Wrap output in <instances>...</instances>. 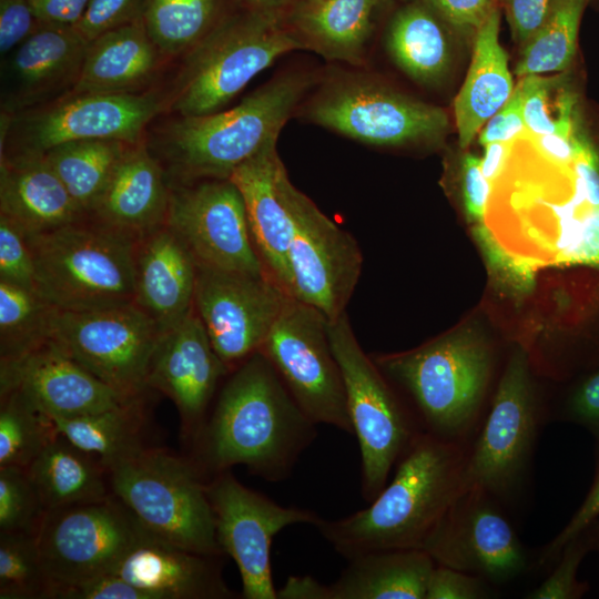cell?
Returning <instances> with one entry per match:
<instances>
[{
	"label": "cell",
	"mask_w": 599,
	"mask_h": 599,
	"mask_svg": "<svg viewBox=\"0 0 599 599\" xmlns=\"http://www.w3.org/2000/svg\"><path fill=\"white\" fill-rule=\"evenodd\" d=\"M146 532L112 493L100 500L44 510L34 530L51 587L110 573Z\"/></svg>",
	"instance_id": "12"
},
{
	"label": "cell",
	"mask_w": 599,
	"mask_h": 599,
	"mask_svg": "<svg viewBox=\"0 0 599 599\" xmlns=\"http://www.w3.org/2000/svg\"><path fill=\"white\" fill-rule=\"evenodd\" d=\"M589 0H555L537 32L524 44L515 74L562 72L571 63L582 13Z\"/></svg>",
	"instance_id": "37"
},
{
	"label": "cell",
	"mask_w": 599,
	"mask_h": 599,
	"mask_svg": "<svg viewBox=\"0 0 599 599\" xmlns=\"http://www.w3.org/2000/svg\"><path fill=\"white\" fill-rule=\"evenodd\" d=\"M522 112L532 134H559L572 139L579 126L577 95L565 74L521 77Z\"/></svg>",
	"instance_id": "38"
},
{
	"label": "cell",
	"mask_w": 599,
	"mask_h": 599,
	"mask_svg": "<svg viewBox=\"0 0 599 599\" xmlns=\"http://www.w3.org/2000/svg\"><path fill=\"white\" fill-rule=\"evenodd\" d=\"M130 144L119 140H81L57 145L41 155L87 215Z\"/></svg>",
	"instance_id": "34"
},
{
	"label": "cell",
	"mask_w": 599,
	"mask_h": 599,
	"mask_svg": "<svg viewBox=\"0 0 599 599\" xmlns=\"http://www.w3.org/2000/svg\"><path fill=\"white\" fill-rule=\"evenodd\" d=\"M327 331L359 446L362 496L369 502L386 486L390 471L423 430L412 409L398 399L386 376L363 351L347 314L328 321Z\"/></svg>",
	"instance_id": "9"
},
{
	"label": "cell",
	"mask_w": 599,
	"mask_h": 599,
	"mask_svg": "<svg viewBox=\"0 0 599 599\" xmlns=\"http://www.w3.org/2000/svg\"><path fill=\"white\" fill-rule=\"evenodd\" d=\"M268 142L241 164L230 180L244 200L248 225L266 275L292 296L288 252L294 231L293 192L287 171L276 149Z\"/></svg>",
	"instance_id": "21"
},
{
	"label": "cell",
	"mask_w": 599,
	"mask_h": 599,
	"mask_svg": "<svg viewBox=\"0 0 599 599\" xmlns=\"http://www.w3.org/2000/svg\"><path fill=\"white\" fill-rule=\"evenodd\" d=\"M572 169L582 183L588 202L599 209V155L582 130L575 140Z\"/></svg>",
	"instance_id": "55"
},
{
	"label": "cell",
	"mask_w": 599,
	"mask_h": 599,
	"mask_svg": "<svg viewBox=\"0 0 599 599\" xmlns=\"http://www.w3.org/2000/svg\"><path fill=\"white\" fill-rule=\"evenodd\" d=\"M215 534L222 551L236 564L244 599H277L271 547L285 527L315 526L321 517L309 509L282 506L242 485L229 470L206 483Z\"/></svg>",
	"instance_id": "14"
},
{
	"label": "cell",
	"mask_w": 599,
	"mask_h": 599,
	"mask_svg": "<svg viewBox=\"0 0 599 599\" xmlns=\"http://www.w3.org/2000/svg\"><path fill=\"white\" fill-rule=\"evenodd\" d=\"M558 416L583 427L595 439L599 437V369L572 388Z\"/></svg>",
	"instance_id": "49"
},
{
	"label": "cell",
	"mask_w": 599,
	"mask_h": 599,
	"mask_svg": "<svg viewBox=\"0 0 599 599\" xmlns=\"http://www.w3.org/2000/svg\"><path fill=\"white\" fill-rule=\"evenodd\" d=\"M229 369L214 351L193 306L181 322L162 334L148 386L173 400L185 433L195 438L217 383Z\"/></svg>",
	"instance_id": "22"
},
{
	"label": "cell",
	"mask_w": 599,
	"mask_h": 599,
	"mask_svg": "<svg viewBox=\"0 0 599 599\" xmlns=\"http://www.w3.org/2000/svg\"><path fill=\"white\" fill-rule=\"evenodd\" d=\"M44 507L26 468L0 467V532L34 531Z\"/></svg>",
	"instance_id": "42"
},
{
	"label": "cell",
	"mask_w": 599,
	"mask_h": 599,
	"mask_svg": "<svg viewBox=\"0 0 599 599\" xmlns=\"http://www.w3.org/2000/svg\"><path fill=\"white\" fill-rule=\"evenodd\" d=\"M306 116L317 125L377 146L433 142L449 125L444 109L358 78L325 88L309 103Z\"/></svg>",
	"instance_id": "13"
},
{
	"label": "cell",
	"mask_w": 599,
	"mask_h": 599,
	"mask_svg": "<svg viewBox=\"0 0 599 599\" xmlns=\"http://www.w3.org/2000/svg\"><path fill=\"white\" fill-rule=\"evenodd\" d=\"M247 4V8L274 13L278 16H284L285 12L290 11V7H293L294 0H244Z\"/></svg>",
	"instance_id": "60"
},
{
	"label": "cell",
	"mask_w": 599,
	"mask_h": 599,
	"mask_svg": "<svg viewBox=\"0 0 599 599\" xmlns=\"http://www.w3.org/2000/svg\"><path fill=\"white\" fill-rule=\"evenodd\" d=\"M170 195L162 166L138 142L129 145L89 214L138 242L165 224Z\"/></svg>",
	"instance_id": "25"
},
{
	"label": "cell",
	"mask_w": 599,
	"mask_h": 599,
	"mask_svg": "<svg viewBox=\"0 0 599 599\" xmlns=\"http://www.w3.org/2000/svg\"><path fill=\"white\" fill-rule=\"evenodd\" d=\"M409 397L423 432L470 444L483 419L494 351L475 328L448 332L410 351L372 357Z\"/></svg>",
	"instance_id": "3"
},
{
	"label": "cell",
	"mask_w": 599,
	"mask_h": 599,
	"mask_svg": "<svg viewBox=\"0 0 599 599\" xmlns=\"http://www.w3.org/2000/svg\"><path fill=\"white\" fill-rule=\"evenodd\" d=\"M493 587L479 576L436 564L425 599H486L495 595Z\"/></svg>",
	"instance_id": "47"
},
{
	"label": "cell",
	"mask_w": 599,
	"mask_h": 599,
	"mask_svg": "<svg viewBox=\"0 0 599 599\" xmlns=\"http://www.w3.org/2000/svg\"><path fill=\"white\" fill-rule=\"evenodd\" d=\"M423 549L437 565L500 586L524 575L528 552L505 506L479 487L465 488Z\"/></svg>",
	"instance_id": "15"
},
{
	"label": "cell",
	"mask_w": 599,
	"mask_h": 599,
	"mask_svg": "<svg viewBox=\"0 0 599 599\" xmlns=\"http://www.w3.org/2000/svg\"><path fill=\"white\" fill-rule=\"evenodd\" d=\"M297 49L304 47L283 16L250 8L225 14L189 51L170 103L180 116L221 111L260 72Z\"/></svg>",
	"instance_id": "6"
},
{
	"label": "cell",
	"mask_w": 599,
	"mask_h": 599,
	"mask_svg": "<svg viewBox=\"0 0 599 599\" xmlns=\"http://www.w3.org/2000/svg\"><path fill=\"white\" fill-rule=\"evenodd\" d=\"M165 225L199 267L266 274L254 246L244 200L230 179L171 189Z\"/></svg>",
	"instance_id": "16"
},
{
	"label": "cell",
	"mask_w": 599,
	"mask_h": 599,
	"mask_svg": "<svg viewBox=\"0 0 599 599\" xmlns=\"http://www.w3.org/2000/svg\"><path fill=\"white\" fill-rule=\"evenodd\" d=\"M530 134L537 148L547 158L560 164L572 165L575 140L578 133L572 139L559 134H532L531 132Z\"/></svg>",
	"instance_id": "58"
},
{
	"label": "cell",
	"mask_w": 599,
	"mask_h": 599,
	"mask_svg": "<svg viewBox=\"0 0 599 599\" xmlns=\"http://www.w3.org/2000/svg\"><path fill=\"white\" fill-rule=\"evenodd\" d=\"M51 419L22 393H1L0 467L27 468L54 435Z\"/></svg>",
	"instance_id": "39"
},
{
	"label": "cell",
	"mask_w": 599,
	"mask_h": 599,
	"mask_svg": "<svg viewBox=\"0 0 599 599\" xmlns=\"http://www.w3.org/2000/svg\"><path fill=\"white\" fill-rule=\"evenodd\" d=\"M0 280L35 291L34 266L24 232L0 214Z\"/></svg>",
	"instance_id": "44"
},
{
	"label": "cell",
	"mask_w": 599,
	"mask_h": 599,
	"mask_svg": "<svg viewBox=\"0 0 599 599\" xmlns=\"http://www.w3.org/2000/svg\"><path fill=\"white\" fill-rule=\"evenodd\" d=\"M0 214L24 234L49 232L85 217L41 154L1 155Z\"/></svg>",
	"instance_id": "27"
},
{
	"label": "cell",
	"mask_w": 599,
	"mask_h": 599,
	"mask_svg": "<svg viewBox=\"0 0 599 599\" xmlns=\"http://www.w3.org/2000/svg\"><path fill=\"white\" fill-rule=\"evenodd\" d=\"M516 42L525 44L542 26L555 0H497Z\"/></svg>",
	"instance_id": "51"
},
{
	"label": "cell",
	"mask_w": 599,
	"mask_h": 599,
	"mask_svg": "<svg viewBox=\"0 0 599 599\" xmlns=\"http://www.w3.org/2000/svg\"><path fill=\"white\" fill-rule=\"evenodd\" d=\"M54 429L108 468L143 446L138 400L99 413L50 418Z\"/></svg>",
	"instance_id": "35"
},
{
	"label": "cell",
	"mask_w": 599,
	"mask_h": 599,
	"mask_svg": "<svg viewBox=\"0 0 599 599\" xmlns=\"http://www.w3.org/2000/svg\"><path fill=\"white\" fill-rule=\"evenodd\" d=\"M311 83L305 73L278 75L230 110L169 123L160 144L174 176L183 184L229 180L241 164L277 140Z\"/></svg>",
	"instance_id": "4"
},
{
	"label": "cell",
	"mask_w": 599,
	"mask_h": 599,
	"mask_svg": "<svg viewBox=\"0 0 599 599\" xmlns=\"http://www.w3.org/2000/svg\"><path fill=\"white\" fill-rule=\"evenodd\" d=\"M44 510L103 499L111 495L108 470L57 430L26 468Z\"/></svg>",
	"instance_id": "32"
},
{
	"label": "cell",
	"mask_w": 599,
	"mask_h": 599,
	"mask_svg": "<svg viewBox=\"0 0 599 599\" xmlns=\"http://www.w3.org/2000/svg\"><path fill=\"white\" fill-rule=\"evenodd\" d=\"M323 599H425L436 562L424 549H388L347 559Z\"/></svg>",
	"instance_id": "31"
},
{
	"label": "cell",
	"mask_w": 599,
	"mask_h": 599,
	"mask_svg": "<svg viewBox=\"0 0 599 599\" xmlns=\"http://www.w3.org/2000/svg\"><path fill=\"white\" fill-rule=\"evenodd\" d=\"M50 589L34 531L0 532V599H48Z\"/></svg>",
	"instance_id": "41"
},
{
	"label": "cell",
	"mask_w": 599,
	"mask_h": 599,
	"mask_svg": "<svg viewBox=\"0 0 599 599\" xmlns=\"http://www.w3.org/2000/svg\"><path fill=\"white\" fill-rule=\"evenodd\" d=\"M288 297L266 274L197 266L194 308L229 368L260 351Z\"/></svg>",
	"instance_id": "19"
},
{
	"label": "cell",
	"mask_w": 599,
	"mask_h": 599,
	"mask_svg": "<svg viewBox=\"0 0 599 599\" xmlns=\"http://www.w3.org/2000/svg\"><path fill=\"white\" fill-rule=\"evenodd\" d=\"M595 440V471L589 490L565 527L541 549L540 566L555 564L565 545L599 517V437Z\"/></svg>",
	"instance_id": "46"
},
{
	"label": "cell",
	"mask_w": 599,
	"mask_h": 599,
	"mask_svg": "<svg viewBox=\"0 0 599 599\" xmlns=\"http://www.w3.org/2000/svg\"><path fill=\"white\" fill-rule=\"evenodd\" d=\"M88 45L74 28L40 26L9 61L2 112L13 114L72 89Z\"/></svg>",
	"instance_id": "24"
},
{
	"label": "cell",
	"mask_w": 599,
	"mask_h": 599,
	"mask_svg": "<svg viewBox=\"0 0 599 599\" xmlns=\"http://www.w3.org/2000/svg\"><path fill=\"white\" fill-rule=\"evenodd\" d=\"M571 264L599 267V209L593 210L583 221Z\"/></svg>",
	"instance_id": "57"
},
{
	"label": "cell",
	"mask_w": 599,
	"mask_h": 599,
	"mask_svg": "<svg viewBox=\"0 0 599 599\" xmlns=\"http://www.w3.org/2000/svg\"><path fill=\"white\" fill-rule=\"evenodd\" d=\"M382 0H301L288 26L304 49L328 60L361 64Z\"/></svg>",
	"instance_id": "29"
},
{
	"label": "cell",
	"mask_w": 599,
	"mask_h": 599,
	"mask_svg": "<svg viewBox=\"0 0 599 599\" xmlns=\"http://www.w3.org/2000/svg\"><path fill=\"white\" fill-rule=\"evenodd\" d=\"M26 238L35 292L53 308L81 312L134 303L136 241L84 220Z\"/></svg>",
	"instance_id": "5"
},
{
	"label": "cell",
	"mask_w": 599,
	"mask_h": 599,
	"mask_svg": "<svg viewBox=\"0 0 599 599\" xmlns=\"http://www.w3.org/2000/svg\"><path fill=\"white\" fill-rule=\"evenodd\" d=\"M591 540V548L599 552V517L586 528Z\"/></svg>",
	"instance_id": "61"
},
{
	"label": "cell",
	"mask_w": 599,
	"mask_h": 599,
	"mask_svg": "<svg viewBox=\"0 0 599 599\" xmlns=\"http://www.w3.org/2000/svg\"><path fill=\"white\" fill-rule=\"evenodd\" d=\"M52 308L35 291L0 280L1 359L19 356L48 338Z\"/></svg>",
	"instance_id": "40"
},
{
	"label": "cell",
	"mask_w": 599,
	"mask_h": 599,
	"mask_svg": "<svg viewBox=\"0 0 599 599\" xmlns=\"http://www.w3.org/2000/svg\"><path fill=\"white\" fill-rule=\"evenodd\" d=\"M526 130L522 112L521 87L518 82L506 104L484 125L479 143L511 141Z\"/></svg>",
	"instance_id": "53"
},
{
	"label": "cell",
	"mask_w": 599,
	"mask_h": 599,
	"mask_svg": "<svg viewBox=\"0 0 599 599\" xmlns=\"http://www.w3.org/2000/svg\"><path fill=\"white\" fill-rule=\"evenodd\" d=\"M196 275L193 256L165 224L136 242L134 303L162 333L193 308Z\"/></svg>",
	"instance_id": "26"
},
{
	"label": "cell",
	"mask_w": 599,
	"mask_h": 599,
	"mask_svg": "<svg viewBox=\"0 0 599 599\" xmlns=\"http://www.w3.org/2000/svg\"><path fill=\"white\" fill-rule=\"evenodd\" d=\"M317 424L296 403L260 351L240 363L195 436L201 473L236 465L266 481L287 479L317 436Z\"/></svg>",
	"instance_id": "1"
},
{
	"label": "cell",
	"mask_w": 599,
	"mask_h": 599,
	"mask_svg": "<svg viewBox=\"0 0 599 599\" xmlns=\"http://www.w3.org/2000/svg\"><path fill=\"white\" fill-rule=\"evenodd\" d=\"M22 393L49 418H71L138 400L116 392L67 355L50 338L1 359L0 393Z\"/></svg>",
	"instance_id": "20"
},
{
	"label": "cell",
	"mask_w": 599,
	"mask_h": 599,
	"mask_svg": "<svg viewBox=\"0 0 599 599\" xmlns=\"http://www.w3.org/2000/svg\"><path fill=\"white\" fill-rule=\"evenodd\" d=\"M90 0H30L40 26L74 28Z\"/></svg>",
	"instance_id": "56"
},
{
	"label": "cell",
	"mask_w": 599,
	"mask_h": 599,
	"mask_svg": "<svg viewBox=\"0 0 599 599\" xmlns=\"http://www.w3.org/2000/svg\"><path fill=\"white\" fill-rule=\"evenodd\" d=\"M484 156L480 159V169L487 181L493 184L502 174L512 149L511 141H497L484 145Z\"/></svg>",
	"instance_id": "59"
},
{
	"label": "cell",
	"mask_w": 599,
	"mask_h": 599,
	"mask_svg": "<svg viewBox=\"0 0 599 599\" xmlns=\"http://www.w3.org/2000/svg\"><path fill=\"white\" fill-rule=\"evenodd\" d=\"M50 599H151L148 593L122 578L108 573L78 583L53 586Z\"/></svg>",
	"instance_id": "48"
},
{
	"label": "cell",
	"mask_w": 599,
	"mask_h": 599,
	"mask_svg": "<svg viewBox=\"0 0 599 599\" xmlns=\"http://www.w3.org/2000/svg\"><path fill=\"white\" fill-rule=\"evenodd\" d=\"M294 231L288 252L292 297L338 318L358 283L363 254L355 237L295 187Z\"/></svg>",
	"instance_id": "18"
},
{
	"label": "cell",
	"mask_w": 599,
	"mask_h": 599,
	"mask_svg": "<svg viewBox=\"0 0 599 599\" xmlns=\"http://www.w3.org/2000/svg\"><path fill=\"white\" fill-rule=\"evenodd\" d=\"M165 101L154 93H80L11 118L6 138L13 154H42L72 141L119 140L138 143Z\"/></svg>",
	"instance_id": "17"
},
{
	"label": "cell",
	"mask_w": 599,
	"mask_h": 599,
	"mask_svg": "<svg viewBox=\"0 0 599 599\" xmlns=\"http://www.w3.org/2000/svg\"><path fill=\"white\" fill-rule=\"evenodd\" d=\"M451 28L428 0L399 9L386 34V48L395 63L412 79L432 84L447 72L451 61Z\"/></svg>",
	"instance_id": "33"
},
{
	"label": "cell",
	"mask_w": 599,
	"mask_h": 599,
	"mask_svg": "<svg viewBox=\"0 0 599 599\" xmlns=\"http://www.w3.org/2000/svg\"><path fill=\"white\" fill-rule=\"evenodd\" d=\"M544 419L528 352L516 346L469 444L466 488L479 487L504 506L512 504L529 479Z\"/></svg>",
	"instance_id": "8"
},
{
	"label": "cell",
	"mask_w": 599,
	"mask_h": 599,
	"mask_svg": "<svg viewBox=\"0 0 599 599\" xmlns=\"http://www.w3.org/2000/svg\"><path fill=\"white\" fill-rule=\"evenodd\" d=\"M148 2L149 0H90L74 29L90 43L108 31L143 19Z\"/></svg>",
	"instance_id": "45"
},
{
	"label": "cell",
	"mask_w": 599,
	"mask_h": 599,
	"mask_svg": "<svg viewBox=\"0 0 599 599\" xmlns=\"http://www.w3.org/2000/svg\"><path fill=\"white\" fill-rule=\"evenodd\" d=\"M219 559L181 548L148 531L110 573L151 599H230L234 593L222 578Z\"/></svg>",
	"instance_id": "23"
},
{
	"label": "cell",
	"mask_w": 599,
	"mask_h": 599,
	"mask_svg": "<svg viewBox=\"0 0 599 599\" xmlns=\"http://www.w3.org/2000/svg\"><path fill=\"white\" fill-rule=\"evenodd\" d=\"M327 326L319 309L290 296L260 352L312 420L353 434Z\"/></svg>",
	"instance_id": "11"
},
{
	"label": "cell",
	"mask_w": 599,
	"mask_h": 599,
	"mask_svg": "<svg viewBox=\"0 0 599 599\" xmlns=\"http://www.w3.org/2000/svg\"><path fill=\"white\" fill-rule=\"evenodd\" d=\"M162 334L135 303L81 312L52 308L48 322V338L100 380L134 399L149 387Z\"/></svg>",
	"instance_id": "10"
},
{
	"label": "cell",
	"mask_w": 599,
	"mask_h": 599,
	"mask_svg": "<svg viewBox=\"0 0 599 599\" xmlns=\"http://www.w3.org/2000/svg\"><path fill=\"white\" fill-rule=\"evenodd\" d=\"M461 191L465 212L471 222L486 220L491 185L480 169V159L466 154L461 163Z\"/></svg>",
	"instance_id": "52"
},
{
	"label": "cell",
	"mask_w": 599,
	"mask_h": 599,
	"mask_svg": "<svg viewBox=\"0 0 599 599\" xmlns=\"http://www.w3.org/2000/svg\"><path fill=\"white\" fill-rule=\"evenodd\" d=\"M221 0H149L146 31L162 55L193 49L224 17Z\"/></svg>",
	"instance_id": "36"
},
{
	"label": "cell",
	"mask_w": 599,
	"mask_h": 599,
	"mask_svg": "<svg viewBox=\"0 0 599 599\" xmlns=\"http://www.w3.org/2000/svg\"><path fill=\"white\" fill-rule=\"evenodd\" d=\"M591 550V540L585 529L565 545L550 575L538 587L528 592L526 598H582L590 590V585L578 579V570L585 556Z\"/></svg>",
	"instance_id": "43"
},
{
	"label": "cell",
	"mask_w": 599,
	"mask_h": 599,
	"mask_svg": "<svg viewBox=\"0 0 599 599\" xmlns=\"http://www.w3.org/2000/svg\"><path fill=\"white\" fill-rule=\"evenodd\" d=\"M468 448L419 433L368 507L335 520L321 517L314 527L346 559L377 550L423 549L466 488Z\"/></svg>",
	"instance_id": "2"
},
{
	"label": "cell",
	"mask_w": 599,
	"mask_h": 599,
	"mask_svg": "<svg viewBox=\"0 0 599 599\" xmlns=\"http://www.w3.org/2000/svg\"><path fill=\"white\" fill-rule=\"evenodd\" d=\"M160 55L143 19L108 31L89 43L71 94L133 92L155 74Z\"/></svg>",
	"instance_id": "30"
},
{
	"label": "cell",
	"mask_w": 599,
	"mask_h": 599,
	"mask_svg": "<svg viewBox=\"0 0 599 599\" xmlns=\"http://www.w3.org/2000/svg\"><path fill=\"white\" fill-rule=\"evenodd\" d=\"M111 493L152 535L221 557L203 474L193 460L143 447L106 468Z\"/></svg>",
	"instance_id": "7"
},
{
	"label": "cell",
	"mask_w": 599,
	"mask_h": 599,
	"mask_svg": "<svg viewBox=\"0 0 599 599\" xmlns=\"http://www.w3.org/2000/svg\"><path fill=\"white\" fill-rule=\"evenodd\" d=\"M501 8L496 7L475 32L471 62L454 101L460 148H467L478 131L509 100L514 82L508 57L499 42Z\"/></svg>",
	"instance_id": "28"
},
{
	"label": "cell",
	"mask_w": 599,
	"mask_h": 599,
	"mask_svg": "<svg viewBox=\"0 0 599 599\" xmlns=\"http://www.w3.org/2000/svg\"><path fill=\"white\" fill-rule=\"evenodd\" d=\"M428 1L453 29L475 32L499 6L497 0Z\"/></svg>",
	"instance_id": "54"
},
{
	"label": "cell",
	"mask_w": 599,
	"mask_h": 599,
	"mask_svg": "<svg viewBox=\"0 0 599 599\" xmlns=\"http://www.w3.org/2000/svg\"><path fill=\"white\" fill-rule=\"evenodd\" d=\"M40 27L30 0H0V52L19 47Z\"/></svg>",
	"instance_id": "50"
}]
</instances>
